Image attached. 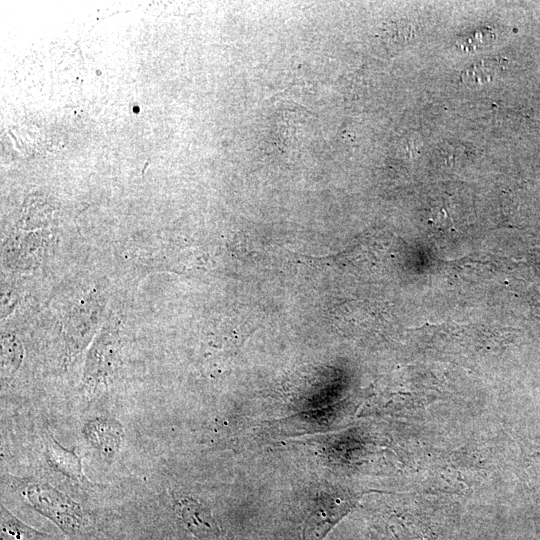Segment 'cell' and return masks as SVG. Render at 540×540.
<instances>
[{"label": "cell", "instance_id": "6da1fadb", "mask_svg": "<svg viewBox=\"0 0 540 540\" xmlns=\"http://www.w3.org/2000/svg\"><path fill=\"white\" fill-rule=\"evenodd\" d=\"M22 495L29 505L65 535H84L93 526L92 516L71 497L46 483H28Z\"/></svg>", "mask_w": 540, "mask_h": 540}, {"label": "cell", "instance_id": "7a4b0ae2", "mask_svg": "<svg viewBox=\"0 0 540 540\" xmlns=\"http://www.w3.org/2000/svg\"><path fill=\"white\" fill-rule=\"evenodd\" d=\"M353 508V502L334 491H322L315 498L304 526L303 540H323Z\"/></svg>", "mask_w": 540, "mask_h": 540}, {"label": "cell", "instance_id": "3957f363", "mask_svg": "<svg viewBox=\"0 0 540 540\" xmlns=\"http://www.w3.org/2000/svg\"><path fill=\"white\" fill-rule=\"evenodd\" d=\"M172 507L181 526L197 540H228L210 508L196 498L177 496Z\"/></svg>", "mask_w": 540, "mask_h": 540}, {"label": "cell", "instance_id": "277c9868", "mask_svg": "<svg viewBox=\"0 0 540 540\" xmlns=\"http://www.w3.org/2000/svg\"><path fill=\"white\" fill-rule=\"evenodd\" d=\"M82 434L102 459L112 462L121 448L124 428L113 418L92 417L85 421Z\"/></svg>", "mask_w": 540, "mask_h": 540}, {"label": "cell", "instance_id": "5b68a950", "mask_svg": "<svg viewBox=\"0 0 540 540\" xmlns=\"http://www.w3.org/2000/svg\"><path fill=\"white\" fill-rule=\"evenodd\" d=\"M45 458L50 467L62 476L75 482L81 488H90L92 484L85 476L75 448H65L53 436H45Z\"/></svg>", "mask_w": 540, "mask_h": 540}, {"label": "cell", "instance_id": "8992f818", "mask_svg": "<svg viewBox=\"0 0 540 540\" xmlns=\"http://www.w3.org/2000/svg\"><path fill=\"white\" fill-rule=\"evenodd\" d=\"M0 510V540H54L50 534L24 523L10 512L3 503L0 505Z\"/></svg>", "mask_w": 540, "mask_h": 540}, {"label": "cell", "instance_id": "52a82bcc", "mask_svg": "<svg viewBox=\"0 0 540 540\" xmlns=\"http://www.w3.org/2000/svg\"><path fill=\"white\" fill-rule=\"evenodd\" d=\"M496 74V65L492 61H483L469 67L462 75V80L469 87L482 85L491 81Z\"/></svg>", "mask_w": 540, "mask_h": 540}, {"label": "cell", "instance_id": "ba28073f", "mask_svg": "<svg viewBox=\"0 0 540 540\" xmlns=\"http://www.w3.org/2000/svg\"><path fill=\"white\" fill-rule=\"evenodd\" d=\"M2 352V364L5 370H9L10 372L15 371L22 359V352L19 346L17 345H5Z\"/></svg>", "mask_w": 540, "mask_h": 540}]
</instances>
